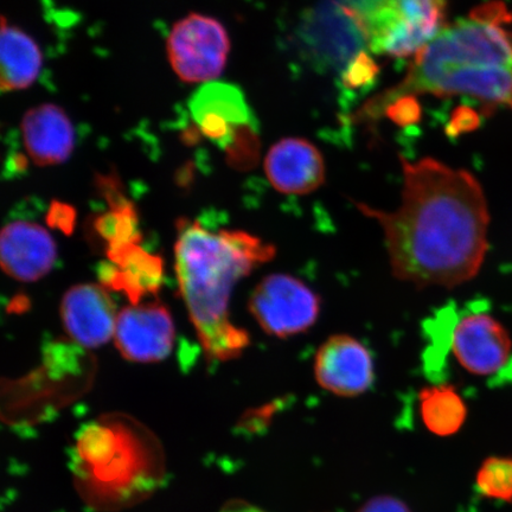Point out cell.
<instances>
[{
	"label": "cell",
	"instance_id": "5bb4252c",
	"mask_svg": "<svg viewBox=\"0 0 512 512\" xmlns=\"http://www.w3.org/2000/svg\"><path fill=\"white\" fill-rule=\"evenodd\" d=\"M265 172L272 187L286 195H309L325 182L322 153L300 138H286L273 145L265 159Z\"/></svg>",
	"mask_w": 512,
	"mask_h": 512
},
{
	"label": "cell",
	"instance_id": "3957f363",
	"mask_svg": "<svg viewBox=\"0 0 512 512\" xmlns=\"http://www.w3.org/2000/svg\"><path fill=\"white\" fill-rule=\"evenodd\" d=\"M177 230L176 273L191 322L211 360H232L247 348L249 336L230 322V294L275 249L245 232L213 233L189 220L179 221Z\"/></svg>",
	"mask_w": 512,
	"mask_h": 512
},
{
	"label": "cell",
	"instance_id": "44dd1931",
	"mask_svg": "<svg viewBox=\"0 0 512 512\" xmlns=\"http://www.w3.org/2000/svg\"><path fill=\"white\" fill-rule=\"evenodd\" d=\"M384 112L395 124L401 126L418 123L420 117L418 101L412 96H402V98L392 102Z\"/></svg>",
	"mask_w": 512,
	"mask_h": 512
},
{
	"label": "cell",
	"instance_id": "7402d4cb",
	"mask_svg": "<svg viewBox=\"0 0 512 512\" xmlns=\"http://www.w3.org/2000/svg\"><path fill=\"white\" fill-rule=\"evenodd\" d=\"M356 512H412L399 498L376 496L364 503Z\"/></svg>",
	"mask_w": 512,
	"mask_h": 512
},
{
	"label": "cell",
	"instance_id": "277c9868",
	"mask_svg": "<svg viewBox=\"0 0 512 512\" xmlns=\"http://www.w3.org/2000/svg\"><path fill=\"white\" fill-rule=\"evenodd\" d=\"M299 38L318 67L342 73L369 47L366 19L342 0H326L311 10L300 25Z\"/></svg>",
	"mask_w": 512,
	"mask_h": 512
},
{
	"label": "cell",
	"instance_id": "30bf717a",
	"mask_svg": "<svg viewBox=\"0 0 512 512\" xmlns=\"http://www.w3.org/2000/svg\"><path fill=\"white\" fill-rule=\"evenodd\" d=\"M450 345L463 368L482 376L503 370L512 351L508 331L484 311H473L459 319L451 334Z\"/></svg>",
	"mask_w": 512,
	"mask_h": 512
},
{
	"label": "cell",
	"instance_id": "9a60e30c",
	"mask_svg": "<svg viewBox=\"0 0 512 512\" xmlns=\"http://www.w3.org/2000/svg\"><path fill=\"white\" fill-rule=\"evenodd\" d=\"M22 134L25 149L37 165L61 164L74 151V126L56 105L31 108L22 120Z\"/></svg>",
	"mask_w": 512,
	"mask_h": 512
},
{
	"label": "cell",
	"instance_id": "d6986e66",
	"mask_svg": "<svg viewBox=\"0 0 512 512\" xmlns=\"http://www.w3.org/2000/svg\"><path fill=\"white\" fill-rule=\"evenodd\" d=\"M477 489L489 498L512 501V458H489L480 467Z\"/></svg>",
	"mask_w": 512,
	"mask_h": 512
},
{
	"label": "cell",
	"instance_id": "8fae6325",
	"mask_svg": "<svg viewBox=\"0 0 512 512\" xmlns=\"http://www.w3.org/2000/svg\"><path fill=\"white\" fill-rule=\"evenodd\" d=\"M315 377L320 387L342 398L366 393L375 380L369 350L349 335L330 336L315 357Z\"/></svg>",
	"mask_w": 512,
	"mask_h": 512
},
{
	"label": "cell",
	"instance_id": "e0dca14e",
	"mask_svg": "<svg viewBox=\"0 0 512 512\" xmlns=\"http://www.w3.org/2000/svg\"><path fill=\"white\" fill-rule=\"evenodd\" d=\"M2 85L3 92L21 91L34 83L42 69V54L37 43L21 29L2 27Z\"/></svg>",
	"mask_w": 512,
	"mask_h": 512
},
{
	"label": "cell",
	"instance_id": "5b68a950",
	"mask_svg": "<svg viewBox=\"0 0 512 512\" xmlns=\"http://www.w3.org/2000/svg\"><path fill=\"white\" fill-rule=\"evenodd\" d=\"M446 0H383L368 18L369 47L377 54L407 57L443 28Z\"/></svg>",
	"mask_w": 512,
	"mask_h": 512
},
{
	"label": "cell",
	"instance_id": "8992f818",
	"mask_svg": "<svg viewBox=\"0 0 512 512\" xmlns=\"http://www.w3.org/2000/svg\"><path fill=\"white\" fill-rule=\"evenodd\" d=\"M318 294L288 274L262 279L249 298L248 309L266 334L287 338L304 334L320 315Z\"/></svg>",
	"mask_w": 512,
	"mask_h": 512
},
{
	"label": "cell",
	"instance_id": "9c48e42d",
	"mask_svg": "<svg viewBox=\"0 0 512 512\" xmlns=\"http://www.w3.org/2000/svg\"><path fill=\"white\" fill-rule=\"evenodd\" d=\"M114 342L126 360L163 361L175 342L170 312L160 303L133 304L118 313Z\"/></svg>",
	"mask_w": 512,
	"mask_h": 512
},
{
	"label": "cell",
	"instance_id": "4fadbf2b",
	"mask_svg": "<svg viewBox=\"0 0 512 512\" xmlns=\"http://www.w3.org/2000/svg\"><path fill=\"white\" fill-rule=\"evenodd\" d=\"M56 243L47 229L36 223L15 221L0 235V261L3 271L23 283H34L54 267Z\"/></svg>",
	"mask_w": 512,
	"mask_h": 512
},
{
	"label": "cell",
	"instance_id": "52a82bcc",
	"mask_svg": "<svg viewBox=\"0 0 512 512\" xmlns=\"http://www.w3.org/2000/svg\"><path fill=\"white\" fill-rule=\"evenodd\" d=\"M229 38L216 19L192 14L172 28L168 56L179 79L188 83L216 81L226 67Z\"/></svg>",
	"mask_w": 512,
	"mask_h": 512
},
{
	"label": "cell",
	"instance_id": "7c38bea8",
	"mask_svg": "<svg viewBox=\"0 0 512 512\" xmlns=\"http://www.w3.org/2000/svg\"><path fill=\"white\" fill-rule=\"evenodd\" d=\"M61 318L64 329L76 344L98 348L114 336L118 313L104 286L82 284L64 294Z\"/></svg>",
	"mask_w": 512,
	"mask_h": 512
},
{
	"label": "cell",
	"instance_id": "ffe728a7",
	"mask_svg": "<svg viewBox=\"0 0 512 512\" xmlns=\"http://www.w3.org/2000/svg\"><path fill=\"white\" fill-rule=\"evenodd\" d=\"M377 74H379V67L366 51H363L344 69L342 73L343 86L351 89L369 86Z\"/></svg>",
	"mask_w": 512,
	"mask_h": 512
},
{
	"label": "cell",
	"instance_id": "7a4b0ae2",
	"mask_svg": "<svg viewBox=\"0 0 512 512\" xmlns=\"http://www.w3.org/2000/svg\"><path fill=\"white\" fill-rule=\"evenodd\" d=\"M463 95L512 108V14L502 2L478 6L416 53L406 78L364 107L369 115L402 96Z\"/></svg>",
	"mask_w": 512,
	"mask_h": 512
},
{
	"label": "cell",
	"instance_id": "ba28073f",
	"mask_svg": "<svg viewBox=\"0 0 512 512\" xmlns=\"http://www.w3.org/2000/svg\"><path fill=\"white\" fill-rule=\"evenodd\" d=\"M189 110L202 134L222 149L255 143V120L239 87L219 81L203 83L192 94Z\"/></svg>",
	"mask_w": 512,
	"mask_h": 512
},
{
	"label": "cell",
	"instance_id": "2e32d148",
	"mask_svg": "<svg viewBox=\"0 0 512 512\" xmlns=\"http://www.w3.org/2000/svg\"><path fill=\"white\" fill-rule=\"evenodd\" d=\"M112 266L102 272L104 284L123 291L132 304H139L146 294H155L162 284L163 264L158 256L143 251L138 245L108 254Z\"/></svg>",
	"mask_w": 512,
	"mask_h": 512
},
{
	"label": "cell",
	"instance_id": "ac0fdd59",
	"mask_svg": "<svg viewBox=\"0 0 512 512\" xmlns=\"http://www.w3.org/2000/svg\"><path fill=\"white\" fill-rule=\"evenodd\" d=\"M422 422L438 437H451L463 427L466 419L465 402L451 386L437 384L426 387L419 395Z\"/></svg>",
	"mask_w": 512,
	"mask_h": 512
},
{
	"label": "cell",
	"instance_id": "cb8c5ba5",
	"mask_svg": "<svg viewBox=\"0 0 512 512\" xmlns=\"http://www.w3.org/2000/svg\"><path fill=\"white\" fill-rule=\"evenodd\" d=\"M221 512H266V511L261 510L258 507H254V505H251V504L239 503V504H235V505H233V507H230Z\"/></svg>",
	"mask_w": 512,
	"mask_h": 512
},
{
	"label": "cell",
	"instance_id": "6da1fadb",
	"mask_svg": "<svg viewBox=\"0 0 512 512\" xmlns=\"http://www.w3.org/2000/svg\"><path fill=\"white\" fill-rule=\"evenodd\" d=\"M400 207L379 210L354 202L380 224L395 278L418 288H454L475 278L488 252L490 215L471 172L433 158H401Z\"/></svg>",
	"mask_w": 512,
	"mask_h": 512
},
{
	"label": "cell",
	"instance_id": "603a6c76",
	"mask_svg": "<svg viewBox=\"0 0 512 512\" xmlns=\"http://www.w3.org/2000/svg\"><path fill=\"white\" fill-rule=\"evenodd\" d=\"M477 124V118L475 113L469 112L467 108H464L462 111H458L448 127V132L454 134L463 133L469 130H472L473 127Z\"/></svg>",
	"mask_w": 512,
	"mask_h": 512
}]
</instances>
